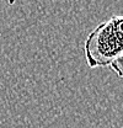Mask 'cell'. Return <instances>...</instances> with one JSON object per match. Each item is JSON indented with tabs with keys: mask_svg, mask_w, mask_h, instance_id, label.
Returning <instances> with one entry per match:
<instances>
[{
	"mask_svg": "<svg viewBox=\"0 0 123 128\" xmlns=\"http://www.w3.org/2000/svg\"><path fill=\"white\" fill-rule=\"evenodd\" d=\"M123 54V15L112 16L98 24L84 42V56L89 68H106Z\"/></svg>",
	"mask_w": 123,
	"mask_h": 128,
	"instance_id": "cell-1",
	"label": "cell"
},
{
	"mask_svg": "<svg viewBox=\"0 0 123 128\" xmlns=\"http://www.w3.org/2000/svg\"><path fill=\"white\" fill-rule=\"evenodd\" d=\"M110 68L112 69V72L118 76L123 79V54H121L120 57H117L110 65Z\"/></svg>",
	"mask_w": 123,
	"mask_h": 128,
	"instance_id": "cell-2",
	"label": "cell"
}]
</instances>
